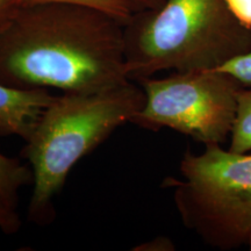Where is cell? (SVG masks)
<instances>
[{
  "label": "cell",
  "instance_id": "cell-11",
  "mask_svg": "<svg viewBox=\"0 0 251 251\" xmlns=\"http://www.w3.org/2000/svg\"><path fill=\"white\" fill-rule=\"evenodd\" d=\"M21 228V219L18 209L12 208L0 200V230L4 234L18 233Z\"/></svg>",
  "mask_w": 251,
  "mask_h": 251
},
{
  "label": "cell",
  "instance_id": "cell-12",
  "mask_svg": "<svg viewBox=\"0 0 251 251\" xmlns=\"http://www.w3.org/2000/svg\"><path fill=\"white\" fill-rule=\"evenodd\" d=\"M225 4L238 24L251 29V0H225Z\"/></svg>",
  "mask_w": 251,
  "mask_h": 251
},
{
  "label": "cell",
  "instance_id": "cell-1",
  "mask_svg": "<svg viewBox=\"0 0 251 251\" xmlns=\"http://www.w3.org/2000/svg\"><path fill=\"white\" fill-rule=\"evenodd\" d=\"M125 24L68 4L21 6L0 31V83L93 93L128 83Z\"/></svg>",
  "mask_w": 251,
  "mask_h": 251
},
{
  "label": "cell",
  "instance_id": "cell-9",
  "mask_svg": "<svg viewBox=\"0 0 251 251\" xmlns=\"http://www.w3.org/2000/svg\"><path fill=\"white\" fill-rule=\"evenodd\" d=\"M41 4H68L90 7L105 12L126 24L139 11L130 0H24V6Z\"/></svg>",
  "mask_w": 251,
  "mask_h": 251
},
{
  "label": "cell",
  "instance_id": "cell-5",
  "mask_svg": "<svg viewBox=\"0 0 251 251\" xmlns=\"http://www.w3.org/2000/svg\"><path fill=\"white\" fill-rule=\"evenodd\" d=\"M146 101L130 124L152 131L170 128L202 144H224L230 135L237 92L230 75L209 70L175 71L141 81Z\"/></svg>",
  "mask_w": 251,
  "mask_h": 251
},
{
  "label": "cell",
  "instance_id": "cell-6",
  "mask_svg": "<svg viewBox=\"0 0 251 251\" xmlns=\"http://www.w3.org/2000/svg\"><path fill=\"white\" fill-rule=\"evenodd\" d=\"M54 98L47 89H19L0 83V136L27 141Z\"/></svg>",
  "mask_w": 251,
  "mask_h": 251
},
{
  "label": "cell",
  "instance_id": "cell-3",
  "mask_svg": "<svg viewBox=\"0 0 251 251\" xmlns=\"http://www.w3.org/2000/svg\"><path fill=\"white\" fill-rule=\"evenodd\" d=\"M124 37L127 76L139 83L164 70L216 69L251 49V29L235 20L225 0H166L136 11Z\"/></svg>",
  "mask_w": 251,
  "mask_h": 251
},
{
  "label": "cell",
  "instance_id": "cell-14",
  "mask_svg": "<svg viewBox=\"0 0 251 251\" xmlns=\"http://www.w3.org/2000/svg\"><path fill=\"white\" fill-rule=\"evenodd\" d=\"M134 250H146V251H169L175 250V244L168 237H156L152 238L149 242L141 244V246L134 248Z\"/></svg>",
  "mask_w": 251,
  "mask_h": 251
},
{
  "label": "cell",
  "instance_id": "cell-7",
  "mask_svg": "<svg viewBox=\"0 0 251 251\" xmlns=\"http://www.w3.org/2000/svg\"><path fill=\"white\" fill-rule=\"evenodd\" d=\"M29 184H33L30 166L0 152V200L18 209L19 191Z\"/></svg>",
  "mask_w": 251,
  "mask_h": 251
},
{
  "label": "cell",
  "instance_id": "cell-13",
  "mask_svg": "<svg viewBox=\"0 0 251 251\" xmlns=\"http://www.w3.org/2000/svg\"><path fill=\"white\" fill-rule=\"evenodd\" d=\"M21 6H24V0H0V31Z\"/></svg>",
  "mask_w": 251,
  "mask_h": 251
},
{
  "label": "cell",
  "instance_id": "cell-10",
  "mask_svg": "<svg viewBox=\"0 0 251 251\" xmlns=\"http://www.w3.org/2000/svg\"><path fill=\"white\" fill-rule=\"evenodd\" d=\"M216 70L236 78L244 87H251V49L230 58Z\"/></svg>",
  "mask_w": 251,
  "mask_h": 251
},
{
  "label": "cell",
  "instance_id": "cell-4",
  "mask_svg": "<svg viewBox=\"0 0 251 251\" xmlns=\"http://www.w3.org/2000/svg\"><path fill=\"white\" fill-rule=\"evenodd\" d=\"M181 179L168 177L181 222L207 246L230 251L251 237V155L206 144L200 155L187 149Z\"/></svg>",
  "mask_w": 251,
  "mask_h": 251
},
{
  "label": "cell",
  "instance_id": "cell-8",
  "mask_svg": "<svg viewBox=\"0 0 251 251\" xmlns=\"http://www.w3.org/2000/svg\"><path fill=\"white\" fill-rule=\"evenodd\" d=\"M236 99L229 150L237 153H247L251 151V87H241Z\"/></svg>",
  "mask_w": 251,
  "mask_h": 251
},
{
  "label": "cell",
  "instance_id": "cell-15",
  "mask_svg": "<svg viewBox=\"0 0 251 251\" xmlns=\"http://www.w3.org/2000/svg\"><path fill=\"white\" fill-rule=\"evenodd\" d=\"M136 8L141 9H155L161 7L166 0H130Z\"/></svg>",
  "mask_w": 251,
  "mask_h": 251
},
{
  "label": "cell",
  "instance_id": "cell-16",
  "mask_svg": "<svg viewBox=\"0 0 251 251\" xmlns=\"http://www.w3.org/2000/svg\"><path fill=\"white\" fill-rule=\"evenodd\" d=\"M247 246H248V248H249V250L251 251V237L249 238V241H248V243H247Z\"/></svg>",
  "mask_w": 251,
  "mask_h": 251
},
{
  "label": "cell",
  "instance_id": "cell-2",
  "mask_svg": "<svg viewBox=\"0 0 251 251\" xmlns=\"http://www.w3.org/2000/svg\"><path fill=\"white\" fill-rule=\"evenodd\" d=\"M146 101L133 80L100 92H63L55 97L25 141L20 156L33 172L28 220L48 226L55 220V199L68 176L122 125L130 122Z\"/></svg>",
  "mask_w": 251,
  "mask_h": 251
}]
</instances>
